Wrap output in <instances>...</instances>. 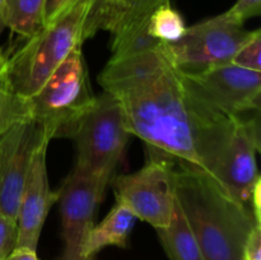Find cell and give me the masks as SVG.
<instances>
[{
  "mask_svg": "<svg viewBox=\"0 0 261 260\" xmlns=\"http://www.w3.org/2000/svg\"><path fill=\"white\" fill-rule=\"evenodd\" d=\"M244 260H261V226H256L246 240L242 252Z\"/></svg>",
  "mask_w": 261,
  "mask_h": 260,
  "instance_id": "22",
  "label": "cell"
},
{
  "mask_svg": "<svg viewBox=\"0 0 261 260\" xmlns=\"http://www.w3.org/2000/svg\"><path fill=\"white\" fill-rule=\"evenodd\" d=\"M106 186L92 176L74 170L59 190L63 254L60 260H87L84 255L89 232L94 226V212Z\"/></svg>",
  "mask_w": 261,
  "mask_h": 260,
  "instance_id": "9",
  "label": "cell"
},
{
  "mask_svg": "<svg viewBox=\"0 0 261 260\" xmlns=\"http://www.w3.org/2000/svg\"><path fill=\"white\" fill-rule=\"evenodd\" d=\"M89 0H78L55 20L43 25L24 45L5 59L3 82L15 93L30 98L51 73L87 37Z\"/></svg>",
  "mask_w": 261,
  "mask_h": 260,
  "instance_id": "3",
  "label": "cell"
},
{
  "mask_svg": "<svg viewBox=\"0 0 261 260\" xmlns=\"http://www.w3.org/2000/svg\"><path fill=\"white\" fill-rule=\"evenodd\" d=\"M157 235L170 260H205L177 200L170 226L157 229Z\"/></svg>",
  "mask_w": 261,
  "mask_h": 260,
  "instance_id": "15",
  "label": "cell"
},
{
  "mask_svg": "<svg viewBox=\"0 0 261 260\" xmlns=\"http://www.w3.org/2000/svg\"><path fill=\"white\" fill-rule=\"evenodd\" d=\"M251 209L257 223L261 224V177L256 181L251 194Z\"/></svg>",
  "mask_w": 261,
  "mask_h": 260,
  "instance_id": "24",
  "label": "cell"
},
{
  "mask_svg": "<svg viewBox=\"0 0 261 260\" xmlns=\"http://www.w3.org/2000/svg\"><path fill=\"white\" fill-rule=\"evenodd\" d=\"M116 201L124 204L137 219L153 228L170 226L175 212V163L150 154L134 173L120 175L114 183Z\"/></svg>",
  "mask_w": 261,
  "mask_h": 260,
  "instance_id": "6",
  "label": "cell"
},
{
  "mask_svg": "<svg viewBox=\"0 0 261 260\" xmlns=\"http://www.w3.org/2000/svg\"><path fill=\"white\" fill-rule=\"evenodd\" d=\"M46 0H2L7 28L30 38L43 27Z\"/></svg>",
  "mask_w": 261,
  "mask_h": 260,
  "instance_id": "16",
  "label": "cell"
},
{
  "mask_svg": "<svg viewBox=\"0 0 261 260\" xmlns=\"http://www.w3.org/2000/svg\"><path fill=\"white\" fill-rule=\"evenodd\" d=\"M129 135L119 102L103 91L78 120L69 138L76 147L75 168L107 186L121 162Z\"/></svg>",
  "mask_w": 261,
  "mask_h": 260,
  "instance_id": "4",
  "label": "cell"
},
{
  "mask_svg": "<svg viewBox=\"0 0 261 260\" xmlns=\"http://www.w3.org/2000/svg\"><path fill=\"white\" fill-rule=\"evenodd\" d=\"M260 140L259 112L254 117H240L228 145L211 173L236 200L250 208L252 190L260 178L256 165Z\"/></svg>",
  "mask_w": 261,
  "mask_h": 260,
  "instance_id": "10",
  "label": "cell"
},
{
  "mask_svg": "<svg viewBox=\"0 0 261 260\" xmlns=\"http://www.w3.org/2000/svg\"><path fill=\"white\" fill-rule=\"evenodd\" d=\"M94 98L82 47H76L30 97L31 117L45 127L51 139L70 138Z\"/></svg>",
  "mask_w": 261,
  "mask_h": 260,
  "instance_id": "5",
  "label": "cell"
},
{
  "mask_svg": "<svg viewBox=\"0 0 261 260\" xmlns=\"http://www.w3.org/2000/svg\"><path fill=\"white\" fill-rule=\"evenodd\" d=\"M260 13L261 0H237L233 7L224 12V14L236 24L244 25L250 18L259 17Z\"/></svg>",
  "mask_w": 261,
  "mask_h": 260,
  "instance_id": "21",
  "label": "cell"
},
{
  "mask_svg": "<svg viewBox=\"0 0 261 260\" xmlns=\"http://www.w3.org/2000/svg\"><path fill=\"white\" fill-rule=\"evenodd\" d=\"M50 142H45L36 150L30 172L23 188L18 208L17 247L37 250L43 223L51 206L59 200V191L48 185L46 153Z\"/></svg>",
  "mask_w": 261,
  "mask_h": 260,
  "instance_id": "12",
  "label": "cell"
},
{
  "mask_svg": "<svg viewBox=\"0 0 261 260\" xmlns=\"http://www.w3.org/2000/svg\"><path fill=\"white\" fill-rule=\"evenodd\" d=\"M91 13L87 37L98 31L112 33V40L147 31V22L154 9L171 0H89Z\"/></svg>",
  "mask_w": 261,
  "mask_h": 260,
  "instance_id": "13",
  "label": "cell"
},
{
  "mask_svg": "<svg viewBox=\"0 0 261 260\" xmlns=\"http://www.w3.org/2000/svg\"><path fill=\"white\" fill-rule=\"evenodd\" d=\"M241 260H244V259H241Z\"/></svg>",
  "mask_w": 261,
  "mask_h": 260,
  "instance_id": "28",
  "label": "cell"
},
{
  "mask_svg": "<svg viewBox=\"0 0 261 260\" xmlns=\"http://www.w3.org/2000/svg\"><path fill=\"white\" fill-rule=\"evenodd\" d=\"M7 28V24H5L4 20V14H3V5H2V0H0V36H2L3 31Z\"/></svg>",
  "mask_w": 261,
  "mask_h": 260,
  "instance_id": "26",
  "label": "cell"
},
{
  "mask_svg": "<svg viewBox=\"0 0 261 260\" xmlns=\"http://www.w3.org/2000/svg\"><path fill=\"white\" fill-rule=\"evenodd\" d=\"M7 260H40L36 250L28 247H15L12 254L7 257Z\"/></svg>",
  "mask_w": 261,
  "mask_h": 260,
  "instance_id": "25",
  "label": "cell"
},
{
  "mask_svg": "<svg viewBox=\"0 0 261 260\" xmlns=\"http://www.w3.org/2000/svg\"><path fill=\"white\" fill-rule=\"evenodd\" d=\"M78 0H46L45 2V22L43 25L53 22L66 9L71 7Z\"/></svg>",
  "mask_w": 261,
  "mask_h": 260,
  "instance_id": "23",
  "label": "cell"
},
{
  "mask_svg": "<svg viewBox=\"0 0 261 260\" xmlns=\"http://www.w3.org/2000/svg\"><path fill=\"white\" fill-rule=\"evenodd\" d=\"M188 75L214 106L231 116L242 117L260 110V71L226 63Z\"/></svg>",
  "mask_w": 261,
  "mask_h": 260,
  "instance_id": "11",
  "label": "cell"
},
{
  "mask_svg": "<svg viewBox=\"0 0 261 260\" xmlns=\"http://www.w3.org/2000/svg\"><path fill=\"white\" fill-rule=\"evenodd\" d=\"M175 195L205 260H241L252 229L251 208L233 198L211 173L175 165Z\"/></svg>",
  "mask_w": 261,
  "mask_h": 260,
  "instance_id": "2",
  "label": "cell"
},
{
  "mask_svg": "<svg viewBox=\"0 0 261 260\" xmlns=\"http://www.w3.org/2000/svg\"><path fill=\"white\" fill-rule=\"evenodd\" d=\"M244 25L236 24L224 13L186 28L175 43H167L173 61L186 73L231 63L239 48L251 36Z\"/></svg>",
  "mask_w": 261,
  "mask_h": 260,
  "instance_id": "7",
  "label": "cell"
},
{
  "mask_svg": "<svg viewBox=\"0 0 261 260\" xmlns=\"http://www.w3.org/2000/svg\"><path fill=\"white\" fill-rule=\"evenodd\" d=\"M27 120H32L30 98L15 93L0 81V134Z\"/></svg>",
  "mask_w": 261,
  "mask_h": 260,
  "instance_id": "18",
  "label": "cell"
},
{
  "mask_svg": "<svg viewBox=\"0 0 261 260\" xmlns=\"http://www.w3.org/2000/svg\"><path fill=\"white\" fill-rule=\"evenodd\" d=\"M135 221L137 217L124 204L116 201L101 223L94 224L89 232L84 249L86 259L96 260L97 254L107 246L126 249L127 239L134 228Z\"/></svg>",
  "mask_w": 261,
  "mask_h": 260,
  "instance_id": "14",
  "label": "cell"
},
{
  "mask_svg": "<svg viewBox=\"0 0 261 260\" xmlns=\"http://www.w3.org/2000/svg\"><path fill=\"white\" fill-rule=\"evenodd\" d=\"M98 75L124 114L127 132L150 154L212 173L240 117L214 106L173 61L167 43L139 33L111 45Z\"/></svg>",
  "mask_w": 261,
  "mask_h": 260,
  "instance_id": "1",
  "label": "cell"
},
{
  "mask_svg": "<svg viewBox=\"0 0 261 260\" xmlns=\"http://www.w3.org/2000/svg\"><path fill=\"white\" fill-rule=\"evenodd\" d=\"M5 59H7V56H4L2 53H0V81L2 82H3V69H4Z\"/></svg>",
  "mask_w": 261,
  "mask_h": 260,
  "instance_id": "27",
  "label": "cell"
},
{
  "mask_svg": "<svg viewBox=\"0 0 261 260\" xmlns=\"http://www.w3.org/2000/svg\"><path fill=\"white\" fill-rule=\"evenodd\" d=\"M51 138L35 120L0 134V213L17 221L23 188L36 150Z\"/></svg>",
  "mask_w": 261,
  "mask_h": 260,
  "instance_id": "8",
  "label": "cell"
},
{
  "mask_svg": "<svg viewBox=\"0 0 261 260\" xmlns=\"http://www.w3.org/2000/svg\"><path fill=\"white\" fill-rule=\"evenodd\" d=\"M261 31H252L246 42L239 48L231 63L250 70L261 71Z\"/></svg>",
  "mask_w": 261,
  "mask_h": 260,
  "instance_id": "19",
  "label": "cell"
},
{
  "mask_svg": "<svg viewBox=\"0 0 261 260\" xmlns=\"http://www.w3.org/2000/svg\"><path fill=\"white\" fill-rule=\"evenodd\" d=\"M18 224L15 219L0 213V260H7L17 247Z\"/></svg>",
  "mask_w": 261,
  "mask_h": 260,
  "instance_id": "20",
  "label": "cell"
},
{
  "mask_svg": "<svg viewBox=\"0 0 261 260\" xmlns=\"http://www.w3.org/2000/svg\"><path fill=\"white\" fill-rule=\"evenodd\" d=\"M182 15L172 8L171 3L163 4L152 12L147 22V35L162 43H175L186 32Z\"/></svg>",
  "mask_w": 261,
  "mask_h": 260,
  "instance_id": "17",
  "label": "cell"
}]
</instances>
